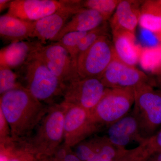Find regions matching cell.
<instances>
[{
    "label": "cell",
    "mask_w": 161,
    "mask_h": 161,
    "mask_svg": "<svg viewBox=\"0 0 161 161\" xmlns=\"http://www.w3.org/2000/svg\"><path fill=\"white\" fill-rule=\"evenodd\" d=\"M48 107L23 86L4 93L0 98V111L9 124L13 139L19 142L31 135Z\"/></svg>",
    "instance_id": "1"
},
{
    "label": "cell",
    "mask_w": 161,
    "mask_h": 161,
    "mask_svg": "<svg viewBox=\"0 0 161 161\" xmlns=\"http://www.w3.org/2000/svg\"><path fill=\"white\" fill-rule=\"evenodd\" d=\"M65 111L63 101L50 105L31 135L19 143L33 155L54 154L64 142Z\"/></svg>",
    "instance_id": "2"
},
{
    "label": "cell",
    "mask_w": 161,
    "mask_h": 161,
    "mask_svg": "<svg viewBox=\"0 0 161 161\" xmlns=\"http://www.w3.org/2000/svg\"><path fill=\"white\" fill-rule=\"evenodd\" d=\"M36 50L19 68L17 74L24 87L38 100L50 105L54 103L55 98L63 96L65 85L51 71Z\"/></svg>",
    "instance_id": "3"
},
{
    "label": "cell",
    "mask_w": 161,
    "mask_h": 161,
    "mask_svg": "<svg viewBox=\"0 0 161 161\" xmlns=\"http://www.w3.org/2000/svg\"><path fill=\"white\" fill-rule=\"evenodd\" d=\"M133 89L134 103L132 112L145 140L155 134L161 127V93L150 83L142 84Z\"/></svg>",
    "instance_id": "4"
},
{
    "label": "cell",
    "mask_w": 161,
    "mask_h": 161,
    "mask_svg": "<svg viewBox=\"0 0 161 161\" xmlns=\"http://www.w3.org/2000/svg\"><path fill=\"white\" fill-rule=\"evenodd\" d=\"M134 103L132 88H106L90 114L95 123L103 128H107L129 114Z\"/></svg>",
    "instance_id": "5"
},
{
    "label": "cell",
    "mask_w": 161,
    "mask_h": 161,
    "mask_svg": "<svg viewBox=\"0 0 161 161\" xmlns=\"http://www.w3.org/2000/svg\"><path fill=\"white\" fill-rule=\"evenodd\" d=\"M115 56L109 36L99 38L78 57L77 68L79 78L100 79Z\"/></svg>",
    "instance_id": "6"
},
{
    "label": "cell",
    "mask_w": 161,
    "mask_h": 161,
    "mask_svg": "<svg viewBox=\"0 0 161 161\" xmlns=\"http://www.w3.org/2000/svg\"><path fill=\"white\" fill-rule=\"evenodd\" d=\"M64 103L65 106L64 145L73 148L103 129L93 121L90 113L86 110L75 105Z\"/></svg>",
    "instance_id": "7"
},
{
    "label": "cell",
    "mask_w": 161,
    "mask_h": 161,
    "mask_svg": "<svg viewBox=\"0 0 161 161\" xmlns=\"http://www.w3.org/2000/svg\"><path fill=\"white\" fill-rule=\"evenodd\" d=\"M106 89L98 78H77L65 85L63 101L80 107L91 114Z\"/></svg>",
    "instance_id": "8"
},
{
    "label": "cell",
    "mask_w": 161,
    "mask_h": 161,
    "mask_svg": "<svg viewBox=\"0 0 161 161\" xmlns=\"http://www.w3.org/2000/svg\"><path fill=\"white\" fill-rule=\"evenodd\" d=\"M36 53L64 85L79 78L77 66L69 54L58 42L47 45H43L41 43Z\"/></svg>",
    "instance_id": "9"
},
{
    "label": "cell",
    "mask_w": 161,
    "mask_h": 161,
    "mask_svg": "<svg viewBox=\"0 0 161 161\" xmlns=\"http://www.w3.org/2000/svg\"><path fill=\"white\" fill-rule=\"evenodd\" d=\"M83 1L70 0L69 3L56 12L33 22L32 38L41 43L54 41L71 18L82 9Z\"/></svg>",
    "instance_id": "10"
},
{
    "label": "cell",
    "mask_w": 161,
    "mask_h": 161,
    "mask_svg": "<svg viewBox=\"0 0 161 161\" xmlns=\"http://www.w3.org/2000/svg\"><path fill=\"white\" fill-rule=\"evenodd\" d=\"M100 80L106 88H126L149 83V77L135 66L128 65L116 56L104 72Z\"/></svg>",
    "instance_id": "11"
},
{
    "label": "cell",
    "mask_w": 161,
    "mask_h": 161,
    "mask_svg": "<svg viewBox=\"0 0 161 161\" xmlns=\"http://www.w3.org/2000/svg\"><path fill=\"white\" fill-rule=\"evenodd\" d=\"M70 0H14L7 14L21 19L35 22L66 6Z\"/></svg>",
    "instance_id": "12"
},
{
    "label": "cell",
    "mask_w": 161,
    "mask_h": 161,
    "mask_svg": "<svg viewBox=\"0 0 161 161\" xmlns=\"http://www.w3.org/2000/svg\"><path fill=\"white\" fill-rule=\"evenodd\" d=\"M73 148L81 161H114L124 150L113 145L106 135L90 137Z\"/></svg>",
    "instance_id": "13"
},
{
    "label": "cell",
    "mask_w": 161,
    "mask_h": 161,
    "mask_svg": "<svg viewBox=\"0 0 161 161\" xmlns=\"http://www.w3.org/2000/svg\"><path fill=\"white\" fill-rule=\"evenodd\" d=\"M107 129V137L119 149H126L125 147L133 142H137L139 145L145 140L141 135L137 119L132 112Z\"/></svg>",
    "instance_id": "14"
},
{
    "label": "cell",
    "mask_w": 161,
    "mask_h": 161,
    "mask_svg": "<svg viewBox=\"0 0 161 161\" xmlns=\"http://www.w3.org/2000/svg\"><path fill=\"white\" fill-rule=\"evenodd\" d=\"M143 2L135 0L121 1L110 20L112 33L127 31L135 34L139 22L141 7Z\"/></svg>",
    "instance_id": "15"
},
{
    "label": "cell",
    "mask_w": 161,
    "mask_h": 161,
    "mask_svg": "<svg viewBox=\"0 0 161 161\" xmlns=\"http://www.w3.org/2000/svg\"><path fill=\"white\" fill-rule=\"evenodd\" d=\"M101 14L94 9L82 8L66 23L54 41L57 42L71 32H88L107 22Z\"/></svg>",
    "instance_id": "16"
},
{
    "label": "cell",
    "mask_w": 161,
    "mask_h": 161,
    "mask_svg": "<svg viewBox=\"0 0 161 161\" xmlns=\"http://www.w3.org/2000/svg\"><path fill=\"white\" fill-rule=\"evenodd\" d=\"M42 43L21 41L11 43L1 50L0 66L19 68Z\"/></svg>",
    "instance_id": "17"
},
{
    "label": "cell",
    "mask_w": 161,
    "mask_h": 161,
    "mask_svg": "<svg viewBox=\"0 0 161 161\" xmlns=\"http://www.w3.org/2000/svg\"><path fill=\"white\" fill-rule=\"evenodd\" d=\"M112 34L116 57L128 65L135 66L139 62L142 50L136 43L135 34L127 31L115 32Z\"/></svg>",
    "instance_id": "18"
},
{
    "label": "cell",
    "mask_w": 161,
    "mask_h": 161,
    "mask_svg": "<svg viewBox=\"0 0 161 161\" xmlns=\"http://www.w3.org/2000/svg\"><path fill=\"white\" fill-rule=\"evenodd\" d=\"M33 22L21 19L6 14L0 17V35L12 43L32 38Z\"/></svg>",
    "instance_id": "19"
},
{
    "label": "cell",
    "mask_w": 161,
    "mask_h": 161,
    "mask_svg": "<svg viewBox=\"0 0 161 161\" xmlns=\"http://www.w3.org/2000/svg\"><path fill=\"white\" fill-rule=\"evenodd\" d=\"M141 7V27L156 36L161 40V1H143Z\"/></svg>",
    "instance_id": "20"
},
{
    "label": "cell",
    "mask_w": 161,
    "mask_h": 161,
    "mask_svg": "<svg viewBox=\"0 0 161 161\" xmlns=\"http://www.w3.org/2000/svg\"><path fill=\"white\" fill-rule=\"evenodd\" d=\"M139 62L145 70L156 75L161 66V46L142 48Z\"/></svg>",
    "instance_id": "21"
},
{
    "label": "cell",
    "mask_w": 161,
    "mask_h": 161,
    "mask_svg": "<svg viewBox=\"0 0 161 161\" xmlns=\"http://www.w3.org/2000/svg\"><path fill=\"white\" fill-rule=\"evenodd\" d=\"M109 30L108 24L105 22L97 28L87 33L85 36L80 40L75 51L73 61L76 66L78 57L88 49L99 38L103 36L109 35Z\"/></svg>",
    "instance_id": "22"
},
{
    "label": "cell",
    "mask_w": 161,
    "mask_h": 161,
    "mask_svg": "<svg viewBox=\"0 0 161 161\" xmlns=\"http://www.w3.org/2000/svg\"><path fill=\"white\" fill-rule=\"evenodd\" d=\"M121 0H86L83 1V8L94 9L108 20L116 10Z\"/></svg>",
    "instance_id": "23"
},
{
    "label": "cell",
    "mask_w": 161,
    "mask_h": 161,
    "mask_svg": "<svg viewBox=\"0 0 161 161\" xmlns=\"http://www.w3.org/2000/svg\"><path fill=\"white\" fill-rule=\"evenodd\" d=\"M21 86L17 73L8 68L0 66V95Z\"/></svg>",
    "instance_id": "24"
},
{
    "label": "cell",
    "mask_w": 161,
    "mask_h": 161,
    "mask_svg": "<svg viewBox=\"0 0 161 161\" xmlns=\"http://www.w3.org/2000/svg\"><path fill=\"white\" fill-rule=\"evenodd\" d=\"M145 159L157 152H161V129L151 137L146 139L137 147Z\"/></svg>",
    "instance_id": "25"
},
{
    "label": "cell",
    "mask_w": 161,
    "mask_h": 161,
    "mask_svg": "<svg viewBox=\"0 0 161 161\" xmlns=\"http://www.w3.org/2000/svg\"><path fill=\"white\" fill-rule=\"evenodd\" d=\"M87 32H71L64 36L60 40L57 41L60 45L63 47L67 51L73 61L77 47L80 40Z\"/></svg>",
    "instance_id": "26"
},
{
    "label": "cell",
    "mask_w": 161,
    "mask_h": 161,
    "mask_svg": "<svg viewBox=\"0 0 161 161\" xmlns=\"http://www.w3.org/2000/svg\"><path fill=\"white\" fill-rule=\"evenodd\" d=\"M13 141L9 124L0 111V144L8 143Z\"/></svg>",
    "instance_id": "27"
},
{
    "label": "cell",
    "mask_w": 161,
    "mask_h": 161,
    "mask_svg": "<svg viewBox=\"0 0 161 161\" xmlns=\"http://www.w3.org/2000/svg\"><path fill=\"white\" fill-rule=\"evenodd\" d=\"M72 148L63 143L55 153L54 155L56 158L61 161H81L78 156L72 151Z\"/></svg>",
    "instance_id": "28"
},
{
    "label": "cell",
    "mask_w": 161,
    "mask_h": 161,
    "mask_svg": "<svg viewBox=\"0 0 161 161\" xmlns=\"http://www.w3.org/2000/svg\"><path fill=\"white\" fill-rule=\"evenodd\" d=\"M17 150L9 161H26L32 157L33 154L25 150L19 144Z\"/></svg>",
    "instance_id": "29"
},
{
    "label": "cell",
    "mask_w": 161,
    "mask_h": 161,
    "mask_svg": "<svg viewBox=\"0 0 161 161\" xmlns=\"http://www.w3.org/2000/svg\"><path fill=\"white\" fill-rule=\"evenodd\" d=\"M11 2V1H9V0H0V11L1 12L6 8L9 9Z\"/></svg>",
    "instance_id": "30"
},
{
    "label": "cell",
    "mask_w": 161,
    "mask_h": 161,
    "mask_svg": "<svg viewBox=\"0 0 161 161\" xmlns=\"http://www.w3.org/2000/svg\"><path fill=\"white\" fill-rule=\"evenodd\" d=\"M146 161H161V152L153 153Z\"/></svg>",
    "instance_id": "31"
},
{
    "label": "cell",
    "mask_w": 161,
    "mask_h": 161,
    "mask_svg": "<svg viewBox=\"0 0 161 161\" xmlns=\"http://www.w3.org/2000/svg\"><path fill=\"white\" fill-rule=\"evenodd\" d=\"M156 75L157 78L158 82L159 84L161 86V66Z\"/></svg>",
    "instance_id": "32"
},
{
    "label": "cell",
    "mask_w": 161,
    "mask_h": 161,
    "mask_svg": "<svg viewBox=\"0 0 161 161\" xmlns=\"http://www.w3.org/2000/svg\"></svg>",
    "instance_id": "33"
}]
</instances>
